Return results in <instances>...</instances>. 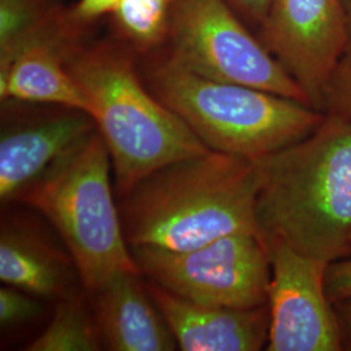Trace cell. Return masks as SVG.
I'll list each match as a JSON object with an SVG mask.
<instances>
[{"label": "cell", "instance_id": "obj_1", "mask_svg": "<svg viewBox=\"0 0 351 351\" xmlns=\"http://www.w3.org/2000/svg\"><path fill=\"white\" fill-rule=\"evenodd\" d=\"M255 163L264 241L328 264L351 258V120L326 113L310 136Z\"/></svg>", "mask_w": 351, "mask_h": 351}, {"label": "cell", "instance_id": "obj_2", "mask_svg": "<svg viewBox=\"0 0 351 351\" xmlns=\"http://www.w3.org/2000/svg\"><path fill=\"white\" fill-rule=\"evenodd\" d=\"M255 160L210 150L146 176L119 204L130 249L193 250L215 239L258 233Z\"/></svg>", "mask_w": 351, "mask_h": 351}, {"label": "cell", "instance_id": "obj_3", "mask_svg": "<svg viewBox=\"0 0 351 351\" xmlns=\"http://www.w3.org/2000/svg\"><path fill=\"white\" fill-rule=\"evenodd\" d=\"M137 56L119 39L88 40L65 62L110 152L121 197L164 165L210 151L147 88Z\"/></svg>", "mask_w": 351, "mask_h": 351}, {"label": "cell", "instance_id": "obj_4", "mask_svg": "<svg viewBox=\"0 0 351 351\" xmlns=\"http://www.w3.org/2000/svg\"><path fill=\"white\" fill-rule=\"evenodd\" d=\"M138 65L152 94L217 152L262 159L310 136L326 116L302 101L198 75L164 47L142 55Z\"/></svg>", "mask_w": 351, "mask_h": 351}, {"label": "cell", "instance_id": "obj_5", "mask_svg": "<svg viewBox=\"0 0 351 351\" xmlns=\"http://www.w3.org/2000/svg\"><path fill=\"white\" fill-rule=\"evenodd\" d=\"M111 164L97 130L19 198L58 230L84 287L93 293L117 275L141 274L113 198Z\"/></svg>", "mask_w": 351, "mask_h": 351}, {"label": "cell", "instance_id": "obj_6", "mask_svg": "<svg viewBox=\"0 0 351 351\" xmlns=\"http://www.w3.org/2000/svg\"><path fill=\"white\" fill-rule=\"evenodd\" d=\"M249 27L226 0H171L164 49L198 75L311 106L298 82Z\"/></svg>", "mask_w": 351, "mask_h": 351}, {"label": "cell", "instance_id": "obj_7", "mask_svg": "<svg viewBox=\"0 0 351 351\" xmlns=\"http://www.w3.org/2000/svg\"><path fill=\"white\" fill-rule=\"evenodd\" d=\"M130 250L141 275L178 297L239 308L268 304L271 258L258 233L230 234L181 252Z\"/></svg>", "mask_w": 351, "mask_h": 351}, {"label": "cell", "instance_id": "obj_8", "mask_svg": "<svg viewBox=\"0 0 351 351\" xmlns=\"http://www.w3.org/2000/svg\"><path fill=\"white\" fill-rule=\"evenodd\" d=\"M259 39L323 112L326 85L349 50L342 0H274Z\"/></svg>", "mask_w": 351, "mask_h": 351}, {"label": "cell", "instance_id": "obj_9", "mask_svg": "<svg viewBox=\"0 0 351 351\" xmlns=\"http://www.w3.org/2000/svg\"><path fill=\"white\" fill-rule=\"evenodd\" d=\"M271 258L268 351H336L339 319L326 293L329 264L278 241H264Z\"/></svg>", "mask_w": 351, "mask_h": 351}, {"label": "cell", "instance_id": "obj_10", "mask_svg": "<svg viewBox=\"0 0 351 351\" xmlns=\"http://www.w3.org/2000/svg\"><path fill=\"white\" fill-rule=\"evenodd\" d=\"M97 132L88 113L51 106L17 123L3 124L0 139V199L19 201L37 182Z\"/></svg>", "mask_w": 351, "mask_h": 351}, {"label": "cell", "instance_id": "obj_11", "mask_svg": "<svg viewBox=\"0 0 351 351\" xmlns=\"http://www.w3.org/2000/svg\"><path fill=\"white\" fill-rule=\"evenodd\" d=\"M146 287L181 350L256 351L268 343V304L215 306L178 297L151 281Z\"/></svg>", "mask_w": 351, "mask_h": 351}, {"label": "cell", "instance_id": "obj_12", "mask_svg": "<svg viewBox=\"0 0 351 351\" xmlns=\"http://www.w3.org/2000/svg\"><path fill=\"white\" fill-rule=\"evenodd\" d=\"M95 322L101 343L113 351H171L175 336L152 301L141 274L113 277L95 291Z\"/></svg>", "mask_w": 351, "mask_h": 351}, {"label": "cell", "instance_id": "obj_13", "mask_svg": "<svg viewBox=\"0 0 351 351\" xmlns=\"http://www.w3.org/2000/svg\"><path fill=\"white\" fill-rule=\"evenodd\" d=\"M80 46L62 40H42L27 46L0 73L1 101L60 106L88 113V101L65 64Z\"/></svg>", "mask_w": 351, "mask_h": 351}, {"label": "cell", "instance_id": "obj_14", "mask_svg": "<svg viewBox=\"0 0 351 351\" xmlns=\"http://www.w3.org/2000/svg\"><path fill=\"white\" fill-rule=\"evenodd\" d=\"M73 261L38 230L3 223L0 233V280L37 298H63L73 281Z\"/></svg>", "mask_w": 351, "mask_h": 351}, {"label": "cell", "instance_id": "obj_15", "mask_svg": "<svg viewBox=\"0 0 351 351\" xmlns=\"http://www.w3.org/2000/svg\"><path fill=\"white\" fill-rule=\"evenodd\" d=\"M60 0H0V73L27 46L42 40L88 39Z\"/></svg>", "mask_w": 351, "mask_h": 351}, {"label": "cell", "instance_id": "obj_16", "mask_svg": "<svg viewBox=\"0 0 351 351\" xmlns=\"http://www.w3.org/2000/svg\"><path fill=\"white\" fill-rule=\"evenodd\" d=\"M171 0H120L111 13L117 39L138 56L165 46Z\"/></svg>", "mask_w": 351, "mask_h": 351}, {"label": "cell", "instance_id": "obj_17", "mask_svg": "<svg viewBox=\"0 0 351 351\" xmlns=\"http://www.w3.org/2000/svg\"><path fill=\"white\" fill-rule=\"evenodd\" d=\"M101 345L95 317L88 315L80 298L68 294L60 298L49 326L26 350L97 351Z\"/></svg>", "mask_w": 351, "mask_h": 351}, {"label": "cell", "instance_id": "obj_18", "mask_svg": "<svg viewBox=\"0 0 351 351\" xmlns=\"http://www.w3.org/2000/svg\"><path fill=\"white\" fill-rule=\"evenodd\" d=\"M323 112L351 120V49L343 55L326 85Z\"/></svg>", "mask_w": 351, "mask_h": 351}, {"label": "cell", "instance_id": "obj_19", "mask_svg": "<svg viewBox=\"0 0 351 351\" xmlns=\"http://www.w3.org/2000/svg\"><path fill=\"white\" fill-rule=\"evenodd\" d=\"M37 297L21 289L5 285L0 289V323L3 326H16L36 319L42 307Z\"/></svg>", "mask_w": 351, "mask_h": 351}, {"label": "cell", "instance_id": "obj_20", "mask_svg": "<svg viewBox=\"0 0 351 351\" xmlns=\"http://www.w3.org/2000/svg\"><path fill=\"white\" fill-rule=\"evenodd\" d=\"M326 293L333 303L351 298V258L328 265Z\"/></svg>", "mask_w": 351, "mask_h": 351}, {"label": "cell", "instance_id": "obj_21", "mask_svg": "<svg viewBox=\"0 0 351 351\" xmlns=\"http://www.w3.org/2000/svg\"><path fill=\"white\" fill-rule=\"evenodd\" d=\"M120 0H78L71 5V13L75 23L90 29L98 19L111 14Z\"/></svg>", "mask_w": 351, "mask_h": 351}, {"label": "cell", "instance_id": "obj_22", "mask_svg": "<svg viewBox=\"0 0 351 351\" xmlns=\"http://www.w3.org/2000/svg\"><path fill=\"white\" fill-rule=\"evenodd\" d=\"M234 12L250 26L261 27L274 0H226Z\"/></svg>", "mask_w": 351, "mask_h": 351}, {"label": "cell", "instance_id": "obj_23", "mask_svg": "<svg viewBox=\"0 0 351 351\" xmlns=\"http://www.w3.org/2000/svg\"><path fill=\"white\" fill-rule=\"evenodd\" d=\"M339 303L342 304V317H343V322L346 323V326L349 328L351 333V298L339 302Z\"/></svg>", "mask_w": 351, "mask_h": 351}, {"label": "cell", "instance_id": "obj_24", "mask_svg": "<svg viewBox=\"0 0 351 351\" xmlns=\"http://www.w3.org/2000/svg\"><path fill=\"white\" fill-rule=\"evenodd\" d=\"M345 17H346V26L349 34V50L351 49V0H342Z\"/></svg>", "mask_w": 351, "mask_h": 351}]
</instances>
